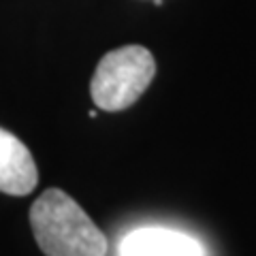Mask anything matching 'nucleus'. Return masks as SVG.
Instances as JSON below:
<instances>
[{
  "instance_id": "nucleus-1",
  "label": "nucleus",
  "mask_w": 256,
  "mask_h": 256,
  "mask_svg": "<svg viewBox=\"0 0 256 256\" xmlns=\"http://www.w3.org/2000/svg\"><path fill=\"white\" fill-rule=\"evenodd\" d=\"M30 224L47 256H107V237L66 192L45 190L30 207Z\"/></svg>"
},
{
  "instance_id": "nucleus-2",
  "label": "nucleus",
  "mask_w": 256,
  "mask_h": 256,
  "mask_svg": "<svg viewBox=\"0 0 256 256\" xmlns=\"http://www.w3.org/2000/svg\"><path fill=\"white\" fill-rule=\"evenodd\" d=\"M156 75V62L146 47L126 45L102 56L94 70L90 94L102 111H122L134 105Z\"/></svg>"
},
{
  "instance_id": "nucleus-3",
  "label": "nucleus",
  "mask_w": 256,
  "mask_h": 256,
  "mask_svg": "<svg viewBox=\"0 0 256 256\" xmlns=\"http://www.w3.org/2000/svg\"><path fill=\"white\" fill-rule=\"evenodd\" d=\"M120 256H203V248L196 239L180 230L146 226L124 235Z\"/></svg>"
},
{
  "instance_id": "nucleus-4",
  "label": "nucleus",
  "mask_w": 256,
  "mask_h": 256,
  "mask_svg": "<svg viewBox=\"0 0 256 256\" xmlns=\"http://www.w3.org/2000/svg\"><path fill=\"white\" fill-rule=\"evenodd\" d=\"M38 184V171L30 150L0 128V192L13 196H26Z\"/></svg>"
}]
</instances>
